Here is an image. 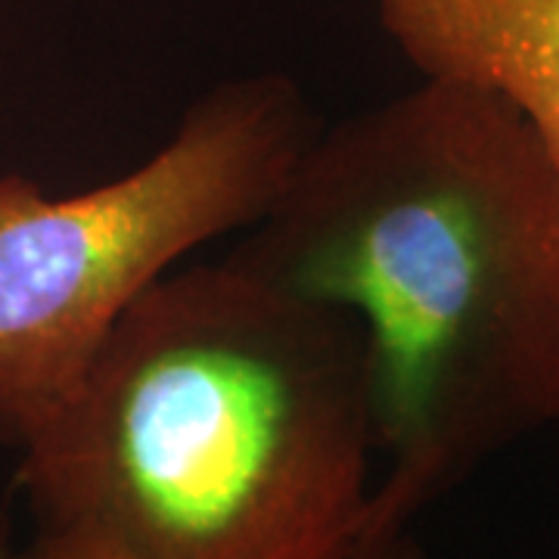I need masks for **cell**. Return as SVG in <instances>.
I'll list each match as a JSON object with an SVG mask.
<instances>
[{"label": "cell", "instance_id": "obj_1", "mask_svg": "<svg viewBox=\"0 0 559 559\" xmlns=\"http://www.w3.org/2000/svg\"><path fill=\"white\" fill-rule=\"evenodd\" d=\"M224 259L364 330V544L559 419V165L488 91L423 79L318 131Z\"/></svg>", "mask_w": 559, "mask_h": 559}, {"label": "cell", "instance_id": "obj_2", "mask_svg": "<svg viewBox=\"0 0 559 559\" xmlns=\"http://www.w3.org/2000/svg\"><path fill=\"white\" fill-rule=\"evenodd\" d=\"M10 559H348L377 417L364 330L227 259L171 267L20 444Z\"/></svg>", "mask_w": 559, "mask_h": 559}, {"label": "cell", "instance_id": "obj_3", "mask_svg": "<svg viewBox=\"0 0 559 559\" xmlns=\"http://www.w3.org/2000/svg\"><path fill=\"white\" fill-rule=\"evenodd\" d=\"M318 134L296 84H218L121 178L53 200L0 175V441L20 448L134 301L205 242L271 209Z\"/></svg>", "mask_w": 559, "mask_h": 559}, {"label": "cell", "instance_id": "obj_4", "mask_svg": "<svg viewBox=\"0 0 559 559\" xmlns=\"http://www.w3.org/2000/svg\"><path fill=\"white\" fill-rule=\"evenodd\" d=\"M377 16L423 79L510 103L559 165V0H377Z\"/></svg>", "mask_w": 559, "mask_h": 559}, {"label": "cell", "instance_id": "obj_5", "mask_svg": "<svg viewBox=\"0 0 559 559\" xmlns=\"http://www.w3.org/2000/svg\"><path fill=\"white\" fill-rule=\"evenodd\" d=\"M348 559H419V554L414 550V544H411L407 535H399V538L364 544L358 554Z\"/></svg>", "mask_w": 559, "mask_h": 559}, {"label": "cell", "instance_id": "obj_6", "mask_svg": "<svg viewBox=\"0 0 559 559\" xmlns=\"http://www.w3.org/2000/svg\"><path fill=\"white\" fill-rule=\"evenodd\" d=\"M0 559H10V554L3 550V544H0Z\"/></svg>", "mask_w": 559, "mask_h": 559}]
</instances>
